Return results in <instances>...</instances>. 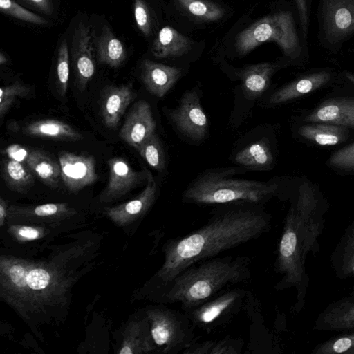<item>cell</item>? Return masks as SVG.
<instances>
[{"instance_id": "cell-1", "label": "cell", "mask_w": 354, "mask_h": 354, "mask_svg": "<svg viewBox=\"0 0 354 354\" xmlns=\"http://www.w3.org/2000/svg\"><path fill=\"white\" fill-rule=\"evenodd\" d=\"M271 221L272 216L258 205L229 204L214 210L197 230L184 236L168 239L162 247L163 263L148 283L151 298L192 265L268 232Z\"/></svg>"}, {"instance_id": "cell-2", "label": "cell", "mask_w": 354, "mask_h": 354, "mask_svg": "<svg viewBox=\"0 0 354 354\" xmlns=\"http://www.w3.org/2000/svg\"><path fill=\"white\" fill-rule=\"evenodd\" d=\"M324 212L315 200L301 194L290 208L284 220L278 243L274 270L282 275L280 283L287 288L301 289L308 286L306 269L307 256L320 250L319 238L324 227Z\"/></svg>"}, {"instance_id": "cell-3", "label": "cell", "mask_w": 354, "mask_h": 354, "mask_svg": "<svg viewBox=\"0 0 354 354\" xmlns=\"http://www.w3.org/2000/svg\"><path fill=\"white\" fill-rule=\"evenodd\" d=\"M252 259L245 255L215 257L178 274L153 299L159 304H178L183 311L209 300L233 285L252 277Z\"/></svg>"}, {"instance_id": "cell-4", "label": "cell", "mask_w": 354, "mask_h": 354, "mask_svg": "<svg viewBox=\"0 0 354 354\" xmlns=\"http://www.w3.org/2000/svg\"><path fill=\"white\" fill-rule=\"evenodd\" d=\"M67 283L62 272L45 263L1 257V296L21 313L59 299Z\"/></svg>"}, {"instance_id": "cell-5", "label": "cell", "mask_w": 354, "mask_h": 354, "mask_svg": "<svg viewBox=\"0 0 354 354\" xmlns=\"http://www.w3.org/2000/svg\"><path fill=\"white\" fill-rule=\"evenodd\" d=\"M227 171H207L196 178L185 189L182 200L201 205L250 203L261 205L277 192L274 183L232 178Z\"/></svg>"}, {"instance_id": "cell-6", "label": "cell", "mask_w": 354, "mask_h": 354, "mask_svg": "<svg viewBox=\"0 0 354 354\" xmlns=\"http://www.w3.org/2000/svg\"><path fill=\"white\" fill-rule=\"evenodd\" d=\"M145 317L156 349L162 353H183L196 342L194 326L183 311L161 305L147 308Z\"/></svg>"}, {"instance_id": "cell-7", "label": "cell", "mask_w": 354, "mask_h": 354, "mask_svg": "<svg viewBox=\"0 0 354 354\" xmlns=\"http://www.w3.org/2000/svg\"><path fill=\"white\" fill-rule=\"evenodd\" d=\"M269 41L276 42L288 56L299 48L290 12H279L257 21L237 35L235 47L240 55H244Z\"/></svg>"}, {"instance_id": "cell-8", "label": "cell", "mask_w": 354, "mask_h": 354, "mask_svg": "<svg viewBox=\"0 0 354 354\" xmlns=\"http://www.w3.org/2000/svg\"><path fill=\"white\" fill-rule=\"evenodd\" d=\"M250 294L239 287L226 289L203 304L183 312L194 328L211 333L227 325L246 308Z\"/></svg>"}, {"instance_id": "cell-9", "label": "cell", "mask_w": 354, "mask_h": 354, "mask_svg": "<svg viewBox=\"0 0 354 354\" xmlns=\"http://www.w3.org/2000/svg\"><path fill=\"white\" fill-rule=\"evenodd\" d=\"M168 115L176 129L189 139L197 142L207 136L208 120L196 90L184 93L178 105L170 110Z\"/></svg>"}, {"instance_id": "cell-10", "label": "cell", "mask_w": 354, "mask_h": 354, "mask_svg": "<svg viewBox=\"0 0 354 354\" xmlns=\"http://www.w3.org/2000/svg\"><path fill=\"white\" fill-rule=\"evenodd\" d=\"M107 164L109 169L108 183L100 196L102 203L118 199L147 180L148 170L136 171L123 158L113 157Z\"/></svg>"}, {"instance_id": "cell-11", "label": "cell", "mask_w": 354, "mask_h": 354, "mask_svg": "<svg viewBox=\"0 0 354 354\" xmlns=\"http://www.w3.org/2000/svg\"><path fill=\"white\" fill-rule=\"evenodd\" d=\"M58 160L62 180L70 192H79L93 184L98 178L95 160L91 156L60 151Z\"/></svg>"}, {"instance_id": "cell-12", "label": "cell", "mask_w": 354, "mask_h": 354, "mask_svg": "<svg viewBox=\"0 0 354 354\" xmlns=\"http://www.w3.org/2000/svg\"><path fill=\"white\" fill-rule=\"evenodd\" d=\"M157 184L148 171L145 189L133 199L119 205L107 207L106 215L119 226H125L142 218L153 205L157 196Z\"/></svg>"}, {"instance_id": "cell-13", "label": "cell", "mask_w": 354, "mask_h": 354, "mask_svg": "<svg viewBox=\"0 0 354 354\" xmlns=\"http://www.w3.org/2000/svg\"><path fill=\"white\" fill-rule=\"evenodd\" d=\"M90 26L80 23L73 36L72 56L78 87L84 90L95 71L94 49Z\"/></svg>"}, {"instance_id": "cell-14", "label": "cell", "mask_w": 354, "mask_h": 354, "mask_svg": "<svg viewBox=\"0 0 354 354\" xmlns=\"http://www.w3.org/2000/svg\"><path fill=\"white\" fill-rule=\"evenodd\" d=\"M156 122L149 104L143 100L136 102L128 113L120 131V138L136 149L155 133Z\"/></svg>"}, {"instance_id": "cell-15", "label": "cell", "mask_w": 354, "mask_h": 354, "mask_svg": "<svg viewBox=\"0 0 354 354\" xmlns=\"http://www.w3.org/2000/svg\"><path fill=\"white\" fill-rule=\"evenodd\" d=\"M313 329L322 332L354 329V285L348 295L329 304L318 314Z\"/></svg>"}, {"instance_id": "cell-16", "label": "cell", "mask_w": 354, "mask_h": 354, "mask_svg": "<svg viewBox=\"0 0 354 354\" xmlns=\"http://www.w3.org/2000/svg\"><path fill=\"white\" fill-rule=\"evenodd\" d=\"M323 6L328 39L339 41L354 30V0H324Z\"/></svg>"}, {"instance_id": "cell-17", "label": "cell", "mask_w": 354, "mask_h": 354, "mask_svg": "<svg viewBox=\"0 0 354 354\" xmlns=\"http://www.w3.org/2000/svg\"><path fill=\"white\" fill-rule=\"evenodd\" d=\"M142 81L151 94L164 97L182 75L180 68L144 59L140 64Z\"/></svg>"}, {"instance_id": "cell-18", "label": "cell", "mask_w": 354, "mask_h": 354, "mask_svg": "<svg viewBox=\"0 0 354 354\" xmlns=\"http://www.w3.org/2000/svg\"><path fill=\"white\" fill-rule=\"evenodd\" d=\"M135 97L131 84L107 87L102 93L100 105L104 124L109 128H115Z\"/></svg>"}, {"instance_id": "cell-19", "label": "cell", "mask_w": 354, "mask_h": 354, "mask_svg": "<svg viewBox=\"0 0 354 354\" xmlns=\"http://www.w3.org/2000/svg\"><path fill=\"white\" fill-rule=\"evenodd\" d=\"M330 266L338 279L354 278V220L334 248L330 254Z\"/></svg>"}, {"instance_id": "cell-20", "label": "cell", "mask_w": 354, "mask_h": 354, "mask_svg": "<svg viewBox=\"0 0 354 354\" xmlns=\"http://www.w3.org/2000/svg\"><path fill=\"white\" fill-rule=\"evenodd\" d=\"M156 350L149 324L146 317L142 320L131 322L127 328L118 353H151Z\"/></svg>"}, {"instance_id": "cell-21", "label": "cell", "mask_w": 354, "mask_h": 354, "mask_svg": "<svg viewBox=\"0 0 354 354\" xmlns=\"http://www.w3.org/2000/svg\"><path fill=\"white\" fill-rule=\"evenodd\" d=\"M74 209L66 203H46L36 206L8 207V216L12 218L28 221H55L75 214Z\"/></svg>"}, {"instance_id": "cell-22", "label": "cell", "mask_w": 354, "mask_h": 354, "mask_svg": "<svg viewBox=\"0 0 354 354\" xmlns=\"http://www.w3.org/2000/svg\"><path fill=\"white\" fill-rule=\"evenodd\" d=\"M192 41L171 26L163 27L153 41L151 52L156 58L180 57L187 54Z\"/></svg>"}, {"instance_id": "cell-23", "label": "cell", "mask_w": 354, "mask_h": 354, "mask_svg": "<svg viewBox=\"0 0 354 354\" xmlns=\"http://www.w3.org/2000/svg\"><path fill=\"white\" fill-rule=\"evenodd\" d=\"M276 68L274 64L264 62L241 69L237 75L242 82L245 95L250 99L260 96L268 88Z\"/></svg>"}, {"instance_id": "cell-24", "label": "cell", "mask_w": 354, "mask_h": 354, "mask_svg": "<svg viewBox=\"0 0 354 354\" xmlns=\"http://www.w3.org/2000/svg\"><path fill=\"white\" fill-rule=\"evenodd\" d=\"M23 132L31 137L59 140L76 141L82 138V135L68 124L53 119L28 123L24 127Z\"/></svg>"}, {"instance_id": "cell-25", "label": "cell", "mask_w": 354, "mask_h": 354, "mask_svg": "<svg viewBox=\"0 0 354 354\" xmlns=\"http://www.w3.org/2000/svg\"><path fill=\"white\" fill-rule=\"evenodd\" d=\"M95 53L98 62L111 68H118L124 62L126 49L109 27L104 26L95 39Z\"/></svg>"}, {"instance_id": "cell-26", "label": "cell", "mask_w": 354, "mask_h": 354, "mask_svg": "<svg viewBox=\"0 0 354 354\" xmlns=\"http://www.w3.org/2000/svg\"><path fill=\"white\" fill-rule=\"evenodd\" d=\"M26 166L46 185L56 188L61 178V167L48 153L40 149L30 151Z\"/></svg>"}, {"instance_id": "cell-27", "label": "cell", "mask_w": 354, "mask_h": 354, "mask_svg": "<svg viewBox=\"0 0 354 354\" xmlns=\"http://www.w3.org/2000/svg\"><path fill=\"white\" fill-rule=\"evenodd\" d=\"M306 120L354 126V100L328 102L308 116Z\"/></svg>"}, {"instance_id": "cell-28", "label": "cell", "mask_w": 354, "mask_h": 354, "mask_svg": "<svg viewBox=\"0 0 354 354\" xmlns=\"http://www.w3.org/2000/svg\"><path fill=\"white\" fill-rule=\"evenodd\" d=\"M330 77L326 72L305 76L276 91L271 95L269 102L273 104H280L300 97L323 85Z\"/></svg>"}, {"instance_id": "cell-29", "label": "cell", "mask_w": 354, "mask_h": 354, "mask_svg": "<svg viewBox=\"0 0 354 354\" xmlns=\"http://www.w3.org/2000/svg\"><path fill=\"white\" fill-rule=\"evenodd\" d=\"M234 162L250 169H268L273 162V156L266 139L250 144L240 150L234 158Z\"/></svg>"}, {"instance_id": "cell-30", "label": "cell", "mask_w": 354, "mask_h": 354, "mask_svg": "<svg viewBox=\"0 0 354 354\" xmlns=\"http://www.w3.org/2000/svg\"><path fill=\"white\" fill-rule=\"evenodd\" d=\"M2 177L7 186L20 193L27 192L34 185V174L26 164L7 158L2 162Z\"/></svg>"}, {"instance_id": "cell-31", "label": "cell", "mask_w": 354, "mask_h": 354, "mask_svg": "<svg viewBox=\"0 0 354 354\" xmlns=\"http://www.w3.org/2000/svg\"><path fill=\"white\" fill-rule=\"evenodd\" d=\"M243 342L241 338L226 337L218 339L194 342L183 354H239Z\"/></svg>"}, {"instance_id": "cell-32", "label": "cell", "mask_w": 354, "mask_h": 354, "mask_svg": "<svg viewBox=\"0 0 354 354\" xmlns=\"http://www.w3.org/2000/svg\"><path fill=\"white\" fill-rule=\"evenodd\" d=\"M311 353L354 354V329L342 332L316 345Z\"/></svg>"}, {"instance_id": "cell-33", "label": "cell", "mask_w": 354, "mask_h": 354, "mask_svg": "<svg viewBox=\"0 0 354 354\" xmlns=\"http://www.w3.org/2000/svg\"><path fill=\"white\" fill-rule=\"evenodd\" d=\"M136 150L151 168L158 171H164L165 154L161 140L156 133L147 138Z\"/></svg>"}, {"instance_id": "cell-34", "label": "cell", "mask_w": 354, "mask_h": 354, "mask_svg": "<svg viewBox=\"0 0 354 354\" xmlns=\"http://www.w3.org/2000/svg\"><path fill=\"white\" fill-rule=\"evenodd\" d=\"M176 2L189 15L205 21H216L224 15L221 6L209 1L176 0Z\"/></svg>"}, {"instance_id": "cell-35", "label": "cell", "mask_w": 354, "mask_h": 354, "mask_svg": "<svg viewBox=\"0 0 354 354\" xmlns=\"http://www.w3.org/2000/svg\"><path fill=\"white\" fill-rule=\"evenodd\" d=\"M299 133L321 145H334L339 142L342 134L339 129L330 125L303 126Z\"/></svg>"}, {"instance_id": "cell-36", "label": "cell", "mask_w": 354, "mask_h": 354, "mask_svg": "<svg viewBox=\"0 0 354 354\" xmlns=\"http://www.w3.org/2000/svg\"><path fill=\"white\" fill-rule=\"evenodd\" d=\"M1 12L17 19L37 25H45L48 21L24 8L13 0H0Z\"/></svg>"}, {"instance_id": "cell-37", "label": "cell", "mask_w": 354, "mask_h": 354, "mask_svg": "<svg viewBox=\"0 0 354 354\" xmlns=\"http://www.w3.org/2000/svg\"><path fill=\"white\" fill-rule=\"evenodd\" d=\"M30 93V88L21 82H16L0 88V117L2 119L17 97H25Z\"/></svg>"}, {"instance_id": "cell-38", "label": "cell", "mask_w": 354, "mask_h": 354, "mask_svg": "<svg viewBox=\"0 0 354 354\" xmlns=\"http://www.w3.org/2000/svg\"><path fill=\"white\" fill-rule=\"evenodd\" d=\"M69 53L67 41L64 39L61 43L57 53V77L58 90L60 95L64 96L68 88L69 80Z\"/></svg>"}, {"instance_id": "cell-39", "label": "cell", "mask_w": 354, "mask_h": 354, "mask_svg": "<svg viewBox=\"0 0 354 354\" xmlns=\"http://www.w3.org/2000/svg\"><path fill=\"white\" fill-rule=\"evenodd\" d=\"M133 12L138 29L148 37L151 32V19L147 6L143 0L134 1Z\"/></svg>"}, {"instance_id": "cell-40", "label": "cell", "mask_w": 354, "mask_h": 354, "mask_svg": "<svg viewBox=\"0 0 354 354\" xmlns=\"http://www.w3.org/2000/svg\"><path fill=\"white\" fill-rule=\"evenodd\" d=\"M10 231L14 236L22 241L36 240L44 235L43 228L28 225H12Z\"/></svg>"}, {"instance_id": "cell-41", "label": "cell", "mask_w": 354, "mask_h": 354, "mask_svg": "<svg viewBox=\"0 0 354 354\" xmlns=\"http://www.w3.org/2000/svg\"><path fill=\"white\" fill-rule=\"evenodd\" d=\"M330 164L342 168L354 167V144L337 151L331 157Z\"/></svg>"}, {"instance_id": "cell-42", "label": "cell", "mask_w": 354, "mask_h": 354, "mask_svg": "<svg viewBox=\"0 0 354 354\" xmlns=\"http://www.w3.org/2000/svg\"><path fill=\"white\" fill-rule=\"evenodd\" d=\"M30 151L21 145L14 144L5 149L7 157L10 159L26 164Z\"/></svg>"}, {"instance_id": "cell-43", "label": "cell", "mask_w": 354, "mask_h": 354, "mask_svg": "<svg viewBox=\"0 0 354 354\" xmlns=\"http://www.w3.org/2000/svg\"><path fill=\"white\" fill-rule=\"evenodd\" d=\"M31 6L37 8L46 14L53 12V4L51 0H21Z\"/></svg>"}, {"instance_id": "cell-44", "label": "cell", "mask_w": 354, "mask_h": 354, "mask_svg": "<svg viewBox=\"0 0 354 354\" xmlns=\"http://www.w3.org/2000/svg\"><path fill=\"white\" fill-rule=\"evenodd\" d=\"M299 10L304 32L306 34L307 29V8L306 0H295Z\"/></svg>"}, {"instance_id": "cell-45", "label": "cell", "mask_w": 354, "mask_h": 354, "mask_svg": "<svg viewBox=\"0 0 354 354\" xmlns=\"http://www.w3.org/2000/svg\"><path fill=\"white\" fill-rule=\"evenodd\" d=\"M8 203L3 200L2 197L0 198V225L3 226L8 216Z\"/></svg>"}, {"instance_id": "cell-46", "label": "cell", "mask_w": 354, "mask_h": 354, "mask_svg": "<svg viewBox=\"0 0 354 354\" xmlns=\"http://www.w3.org/2000/svg\"><path fill=\"white\" fill-rule=\"evenodd\" d=\"M6 62H7V59H6V56L2 53H0V64H6Z\"/></svg>"}]
</instances>
